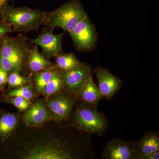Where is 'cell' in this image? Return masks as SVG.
Here are the masks:
<instances>
[{
	"mask_svg": "<svg viewBox=\"0 0 159 159\" xmlns=\"http://www.w3.org/2000/svg\"><path fill=\"white\" fill-rule=\"evenodd\" d=\"M47 13L27 7H12L6 3L3 6L1 19L10 25L13 32L28 33L43 25Z\"/></svg>",
	"mask_w": 159,
	"mask_h": 159,
	"instance_id": "cell-1",
	"label": "cell"
},
{
	"mask_svg": "<svg viewBox=\"0 0 159 159\" xmlns=\"http://www.w3.org/2000/svg\"><path fill=\"white\" fill-rule=\"evenodd\" d=\"M87 16L79 0H71L57 9L47 12L43 25L52 30L61 28L69 33Z\"/></svg>",
	"mask_w": 159,
	"mask_h": 159,
	"instance_id": "cell-2",
	"label": "cell"
},
{
	"mask_svg": "<svg viewBox=\"0 0 159 159\" xmlns=\"http://www.w3.org/2000/svg\"><path fill=\"white\" fill-rule=\"evenodd\" d=\"M72 125L89 134L101 136L109 126L108 120L97 108L81 103L74 110Z\"/></svg>",
	"mask_w": 159,
	"mask_h": 159,
	"instance_id": "cell-3",
	"label": "cell"
},
{
	"mask_svg": "<svg viewBox=\"0 0 159 159\" xmlns=\"http://www.w3.org/2000/svg\"><path fill=\"white\" fill-rule=\"evenodd\" d=\"M29 42V38L20 33L15 37L6 34L2 39L0 56L9 60L21 72L27 66L28 51L31 47Z\"/></svg>",
	"mask_w": 159,
	"mask_h": 159,
	"instance_id": "cell-4",
	"label": "cell"
},
{
	"mask_svg": "<svg viewBox=\"0 0 159 159\" xmlns=\"http://www.w3.org/2000/svg\"><path fill=\"white\" fill-rule=\"evenodd\" d=\"M69 34L75 48L79 52H89L93 50L97 45V30L88 15L80 21Z\"/></svg>",
	"mask_w": 159,
	"mask_h": 159,
	"instance_id": "cell-5",
	"label": "cell"
},
{
	"mask_svg": "<svg viewBox=\"0 0 159 159\" xmlns=\"http://www.w3.org/2000/svg\"><path fill=\"white\" fill-rule=\"evenodd\" d=\"M58 71L62 78L64 89L75 97L84 85L88 76L93 72L91 65L83 62L68 70Z\"/></svg>",
	"mask_w": 159,
	"mask_h": 159,
	"instance_id": "cell-6",
	"label": "cell"
},
{
	"mask_svg": "<svg viewBox=\"0 0 159 159\" xmlns=\"http://www.w3.org/2000/svg\"><path fill=\"white\" fill-rule=\"evenodd\" d=\"M52 31L53 30L49 28L44 29L36 39H29V42L31 43L41 47L42 54L49 59L64 53L62 41L66 31L58 34H53Z\"/></svg>",
	"mask_w": 159,
	"mask_h": 159,
	"instance_id": "cell-7",
	"label": "cell"
},
{
	"mask_svg": "<svg viewBox=\"0 0 159 159\" xmlns=\"http://www.w3.org/2000/svg\"><path fill=\"white\" fill-rule=\"evenodd\" d=\"M52 97L47 103L51 117L57 121L68 119L75 104L76 97L66 92H61Z\"/></svg>",
	"mask_w": 159,
	"mask_h": 159,
	"instance_id": "cell-8",
	"label": "cell"
},
{
	"mask_svg": "<svg viewBox=\"0 0 159 159\" xmlns=\"http://www.w3.org/2000/svg\"><path fill=\"white\" fill-rule=\"evenodd\" d=\"M93 72L98 80V87L102 97L110 101L119 92L122 81L107 69L102 67H97Z\"/></svg>",
	"mask_w": 159,
	"mask_h": 159,
	"instance_id": "cell-9",
	"label": "cell"
},
{
	"mask_svg": "<svg viewBox=\"0 0 159 159\" xmlns=\"http://www.w3.org/2000/svg\"><path fill=\"white\" fill-rule=\"evenodd\" d=\"M134 142H127L119 138L111 140L104 146L102 159H134Z\"/></svg>",
	"mask_w": 159,
	"mask_h": 159,
	"instance_id": "cell-10",
	"label": "cell"
},
{
	"mask_svg": "<svg viewBox=\"0 0 159 159\" xmlns=\"http://www.w3.org/2000/svg\"><path fill=\"white\" fill-rule=\"evenodd\" d=\"M26 159H70L72 156L59 146L39 145L29 151L24 156Z\"/></svg>",
	"mask_w": 159,
	"mask_h": 159,
	"instance_id": "cell-11",
	"label": "cell"
},
{
	"mask_svg": "<svg viewBox=\"0 0 159 159\" xmlns=\"http://www.w3.org/2000/svg\"><path fill=\"white\" fill-rule=\"evenodd\" d=\"M93 74V72L88 76L84 85L75 97L82 101L84 104L97 108L99 101L103 97L94 82Z\"/></svg>",
	"mask_w": 159,
	"mask_h": 159,
	"instance_id": "cell-12",
	"label": "cell"
},
{
	"mask_svg": "<svg viewBox=\"0 0 159 159\" xmlns=\"http://www.w3.org/2000/svg\"><path fill=\"white\" fill-rule=\"evenodd\" d=\"M50 115L45 104L39 100L31 106L25 114L24 122L28 126H37L49 120L51 118Z\"/></svg>",
	"mask_w": 159,
	"mask_h": 159,
	"instance_id": "cell-13",
	"label": "cell"
},
{
	"mask_svg": "<svg viewBox=\"0 0 159 159\" xmlns=\"http://www.w3.org/2000/svg\"><path fill=\"white\" fill-rule=\"evenodd\" d=\"M135 143L134 159L159 150V137L156 131L146 133L142 139Z\"/></svg>",
	"mask_w": 159,
	"mask_h": 159,
	"instance_id": "cell-14",
	"label": "cell"
},
{
	"mask_svg": "<svg viewBox=\"0 0 159 159\" xmlns=\"http://www.w3.org/2000/svg\"><path fill=\"white\" fill-rule=\"evenodd\" d=\"M38 46H31L28 51L27 67L34 74L54 67L49 59L39 53Z\"/></svg>",
	"mask_w": 159,
	"mask_h": 159,
	"instance_id": "cell-15",
	"label": "cell"
},
{
	"mask_svg": "<svg viewBox=\"0 0 159 159\" xmlns=\"http://www.w3.org/2000/svg\"><path fill=\"white\" fill-rule=\"evenodd\" d=\"M19 122L16 115L4 113L0 116V139L8 138L14 131Z\"/></svg>",
	"mask_w": 159,
	"mask_h": 159,
	"instance_id": "cell-16",
	"label": "cell"
},
{
	"mask_svg": "<svg viewBox=\"0 0 159 159\" xmlns=\"http://www.w3.org/2000/svg\"><path fill=\"white\" fill-rule=\"evenodd\" d=\"M55 59L54 67L59 71L68 70L81 63L73 53L60 54L54 57Z\"/></svg>",
	"mask_w": 159,
	"mask_h": 159,
	"instance_id": "cell-17",
	"label": "cell"
},
{
	"mask_svg": "<svg viewBox=\"0 0 159 159\" xmlns=\"http://www.w3.org/2000/svg\"><path fill=\"white\" fill-rule=\"evenodd\" d=\"M64 89L63 83L58 70L55 68L51 79L46 85L43 94L47 98L57 95Z\"/></svg>",
	"mask_w": 159,
	"mask_h": 159,
	"instance_id": "cell-18",
	"label": "cell"
},
{
	"mask_svg": "<svg viewBox=\"0 0 159 159\" xmlns=\"http://www.w3.org/2000/svg\"><path fill=\"white\" fill-rule=\"evenodd\" d=\"M55 68L48 69L34 74V80L35 89L37 93H43L46 85L51 79Z\"/></svg>",
	"mask_w": 159,
	"mask_h": 159,
	"instance_id": "cell-19",
	"label": "cell"
},
{
	"mask_svg": "<svg viewBox=\"0 0 159 159\" xmlns=\"http://www.w3.org/2000/svg\"><path fill=\"white\" fill-rule=\"evenodd\" d=\"M32 84H29L18 88L9 92L6 94V97H20L31 101L34 97V94L32 91Z\"/></svg>",
	"mask_w": 159,
	"mask_h": 159,
	"instance_id": "cell-20",
	"label": "cell"
},
{
	"mask_svg": "<svg viewBox=\"0 0 159 159\" xmlns=\"http://www.w3.org/2000/svg\"><path fill=\"white\" fill-rule=\"evenodd\" d=\"M29 81V77H23L19 72H11L8 74L7 84L10 88L20 87Z\"/></svg>",
	"mask_w": 159,
	"mask_h": 159,
	"instance_id": "cell-21",
	"label": "cell"
},
{
	"mask_svg": "<svg viewBox=\"0 0 159 159\" xmlns=\"http://www.w3.org/2000/svg\"><path fill=\"white\" fill-rule=\"evenodd\" d=\"M6 97V99L4 100L5 102L12 104L20 111L27 110L31 106V103L30 101L23 97Z\"/></svg>",
	"mask_w": 159,
	"mask_h": 159,
	"instance_id": "cell-22",
	"label": "cell"
},
{
	"mask_svg": "<svg viewBox=\"0 0 159 159\" xmlns=\"http://www.w3.org/2000/svg\"><path fill=\"white\" fill-rule=\"evenodd\" d=\"M0 69L6 71L8 74L11 72H18L20 73L19 69L10 61L0 56Z\"/></svg>",
	"mask_w": 159,
	"mask_h": 159,
	"instance_id": "cell-23",
	"label": "cell"
},
{
	"mask_svg": "<svg viewBox=\"0 0 159 159\" xmlns=\"http://www.w3.org/2000/svg\"><path fill=\"white\" fill-rule=\"evenodd\" d=\"M12 32L13 31L10 25L1 20L0 21V41L6 34Z\"/></svg>",
	"mask_w": 159,
	"mask_h": 159,
	"instance_id": "cell-24",
	"label": "cell"
},
{
	"mask_svg": "<svg viewBox=\"0 0 159 159\" xmlns=\"http://www.w3.org/2000/svg\"><path fill=\"white\" fill-rule=\"evenodd\" d=\"M8 74L0 69V93L3 92L8 82Z\"/></svg>",
	"mask_w": 159,
	"mask_h": 159,
	"instance_id": "cell-25",
	"label": "cell"
},
{
	"mask_svg": "<svg viewBox=\"0 0 159 159\" xmlns=\"http://www.w3.org/2000/svg\"><path fill=\"white\" fill-rule=\"evenodd\" d=\"M159 159V151L154 152L152 153L148 154L140 157L139 159Z\"/></svg>",
	"mask_w": 159,
	"mask_h": 159,
	"instance_id": "cell-26",
	"label": "cell"
},
{
	"mask_svg": "<svg viewBox=\"0 0 159 159\" xmlns=\"http://www.w3.org/2000/svg\"><path fill=\"white\" fill-rule=\"evenodd\" d=\"M7 2L5 0H0V18L1 17V13H2V9L3 6L4 4Z\"/></svg>",
	"mask_w": 159,
	"mask_h": 159,
	"instance_id": "cell-27",
	"label": "cell"
},
{
	"mask_svg": "<svg viewBox=\"0 0 159 159\" xmlns=\"http://www.w3.org/2000/svg\"><path fill=\"white\" fill-rule=\"evenodd\" d=\"M1 42H2V40H1V41H0V48H1Z\"/></svg>",
	"mask_w": 159,
	"mask_h": 159,
	"instance_id": "cell-28",
	"label": "cell"
},
{
	"mask_svg": "<svg viewBox=\"0 0 159 159\" xmlns=\"http://www.w3.org/2000/svg\"><path fill=\"white\" fill-rule=\"evenodd\" d=\"M5 1H6V2H7V1H9V0H5Z\"/></svg>",
	"mask_w": 159,
	"mask_h": 159,
	"instance_id": "cell-29",
	"label": "cell"
}]
</instances>
